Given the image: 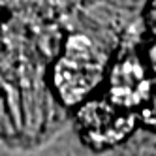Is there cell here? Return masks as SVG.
<instances>
[{
	"mask_svg": "<svg viewBox=\"0 0 156 156\" xmlns=\"http://www.w3.org/2000/svg\"><path fill=\"white\" fill-rule=\"evenodd\" d=\"M107 55L96 41L75 34L64 45L53 72V83L66 105H79L104 81Z\"/></svg>",
	"mask_w": 156,
	"mask_h": 156,
	"instance_id": "obj_1",
	"label": "cell"
},
{
	"mask_svg": "<svg viewBox=\"0 0 156 156\" xmlns=\"http://www.w3.org/2000/svg\"><path fill=\"white\" fill-rule=\"evenodd\" d=\"M77 122L83 139L90 147L107 149L130 136L137 124V117L132 111L115 107L109 100H92L81 105Z\"/></svg>",
	"mask_w": 156,
	"mask_h": 156,
	"instance_id": "obj_2",
	"label": "cell"
},
{
	"mask_svg": "<svg viewBox=\"0 0 156 156\" xmlns=\"http://www.w3.org/2000/svg\"><path fill=\"white\" fill-rule=\"evenodd\" d=\"M151 96V83L136 58H124L113 66L109 77V102L122 111H130Z\"/></svg>",
	"mask_w": 156,
	"mask_h": 156,
	"instance_id": "obj_3",
	"label": "cell"
}]
</instances>
